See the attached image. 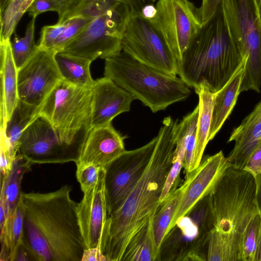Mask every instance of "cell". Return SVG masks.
Returning <instances> with one entry per match:
<instances>
[{"label": "cell", "instance_id": "cell-25", "mask_svg": "<svg viewBox=\"0 0 261 261\" xmlns=\"http://www.w3.org/2000/svg\"><path fill=\"white\" fill-rule=\"evenodd\" d=\"M59 7L58 21L74 16L94 18L117 4L129 0H54Z\"/></svg>", "mask_w": 261, "mask_h": 261}, {"label": "cell", "instance_id": "cell-17", "mask_svg": "<svg viewBox=\"0 0 261 261\" xmlns=\"http://www.w3.org/2000/svg\"><path fill=\"white\" fill-rule=\"evenodd\" d=\"M124 139L112 123L91 127L77 163L92 164L106 170L126 151Z\"/></svg>", "mask_w": 261, "mask_h": 261}, {"label": "cell", "instance_id": "cell-1", "mask_svg": "<svg viewBox=\"0 0 261 261\" xmlns=\"http://www.w3.org/2000/svg\"><path fill=\"white\" fill-rule=\"evenodd\" d=\"M178 123L170 116L164 119L145 170L120 207L108 216L100 246L108 261H121L129 242L155 215L172 164Z\"/></svg>", "mask_w": 261, "mask_h": 261}, {"label": "cell", "instance_id": "cell-12", "mask_svg": "<svg viewBox=\"0 0 261 261\" xmlns=\"http://www.w3.org/2000/svg\"><path fill=\"white\" fill-rule=\"evenodd\" d=\"M157 136L137 149L126 150L106 169L105 193L109 216L126 199L145 170Z\"/></svg>", "mask_w": 261, "mask_h": 261}, {"label": "cell", "instance_id": "cell-22", "mask_svg": "<svg viewBox=\"0 0 261 261\" xmlns=\"http://www.w3.org/2000/svg\"><path fill=\"white\" fill-rule=\"evenodd\" d=\"M199 97L196 142L193 161V170L200 164L205 148L209 142L214 93L202 87L195 90Z\"/></svg>", "mask_w": 261, "mask_h": 261}, {"label": "cell", "instance_id": "cell-32", "mask_svg": "<svg viewBox=\"0 0 261 261\" xmlns=\"http://www.w3.org/2000/svg\"><path fill=\"white\" fill-rule=\"evenodd\" d=\"M186 153L184 136L180 132H177L176 145L174 151L172 164L164 184L161 196V202L167 197L179 180L180 171L184 167Z\"/></svg>", "mask_w": 261, "mask_h": 261}, {"label": "cell", "instance_id": "cell-38", "mask_svg": "<svg viewBox=\"0 0 261 261\" xmlns=\"http://www.w3.org/2000/svg\"><path fill=\"white\" fill-rule=\"evenodd\" d=\"M16 155V154L15 155L12 152L4 134L1 131V178L5 177L9 174L12 169Z\"/></svg>", "mask_w": 261, "mask_h": 261}, {"label": "cell", "instance_id": "cell-47", "mask_svg": "<svg viewBox=\"0 0 261 261\" xmlns=\"http://www.w3.org/2000/svg\"><path fill=\"white\" fill-rule=\"evenodd\" d=\"M254 261H261V229Z\"/></svg>", "mask_w": 261, "mask_h": 261}, {"label": "cell", "instance_id": "cell-49", "mask_svg": "<svg viewBox=\"0 0 261 261\" xmlns=\"http://www.w3.org/2000/svg\"><path fill=\"white\" fill-rule=\"evenodd\" d=\"M256 1L258 6L260 8L261 7V0H256Z\"/></svg>", "mask_w": 261, "mask_h": 261}, {"label": "cell", "instance_id": "cell-19", "mask_svg": "<svg viewBox=\"0 0 261 261\" xmlns=\"http://www.w3.org/2000/svg\"><path fill=\"white\" fill-rule=\"evenodd\" d=\"M0 127L4 130L19 99L18 69L12 55L10 40L0 42Z\"/></svg>", "mask_w": 261, "mask_h": 261}, {"label": "cell", "instance_id": "cell-13", "mask_svg": "<svg viewBox=\"0 0 261 261\" xmlns=\"http://www.w3.org/2000/svg\"><path fill=\"white\" fill-rule=\"evenodd\" d=\"M56 51L38 47L17 72L19 99L40 107L62 79L56 60Z\"/></svg>", "mask_w": 261, "mask_h": 261}, {"label": "cell", "instance_id": "cell-21", "mask_svg": "<svg viewBox=\"0 0 261 261\" xmlns=\"http://www.w3.org/2000/svg\"><path fill=\"white\" fill-rule=\"evenodd\" d=\"M32 164L23 156L16 154L11 170L1 178L0 202L5 208L7 219L13 215L20 197V186L24 174L31 170Z\"/></svg>", "mask_w": 261, "mask_h": 261}, {"label": "cell", "instance_id": "cell-26", "mask_svg": "<svg viewBox=\"0 0 261 261\" xmlns=\"http://www.w3.org/2000/svg\"><path fill=\"white\" fill-rule=\"evenodd\" d=\"M40 107L27 103L19 99L5 130L2 132L12 151L18 153L19 138L25 128L39 114Z\"/></svg>", "mask_w": 261, "mask_h": 261}, {"label": "cell", "instance_id": "cell-11", "mask_svg": "<svg viewBox=\"0 0 261 261\" xmlns=\"http://www.w3.org/2000/svg\"><path fill=\"white\" fill-rule=\"evenodd\" d=\"M85 140L72 144L62 141L49 121L39 115L22 132L18 142V152L32 164L70 162L76 164Z\"/></svg>", "mask_w": 261, "mask_h": 261}, {"label": "cell", "instance_id": "cell-39", "mask_svg": "<svg viewBox=\"0 0 261 261\" xmlns=\"http://www.w3.org/2000/svg\"><path fill=\"white\" fill-rule=\"evenodd\" d=\"M59 7L54 0H33L27 12L32 18H36L39 14L47 12H59Z\"/></svg>", "mask_w": 261, "mask_h": 261}, {"label": "cell", "instance_id": "cell-3", "mask_svg": "<svg viewBox=\"0 0 261 261\" xmlns=\"http://www.w3.org/2000/svg\"><path fill=\"white\" fill-rule=\"evenodd\" d=\"M65 185L48 193L21 192L24 221L45 240L53 261H81L86 248L79 223L78 203Z\"/></svg>", "mask_w": 261, "mask_h": 261}, {"label": "cell", "instance_id": "cell-5", "mask_svg": "<svg viewBox=\"0 0 261 261\" xmlns=\"http://www.w3.org/2000/svg\"><path fill=\"white\" fill-rule=\"evenodd\" d=\"M104 60V76L153 113L184 100L191 94L189 87L179 77L144 64L122 50Z\"/></svg>", "mask_w": 261, "mask_h": 261}, {"label": "cell", "instance_id": "cell-9", "mask_svg": "<svg viewBox=\"0 0 261 261\" xmlns=\"http://www.w3.org/2000/svg\"><path fill=\"white\" fill-rule=\"evenodd\" d=\"M155 7L148 20L178 62L202 28L198 8L189 0H158Z\"/></svg>", "mask_w": 261, "mask_h": 261}, {"label": "cell", "instance_id": "cell-10", "mask_svg": "<svg viewBox=\"0 0 261 261\" xmlns=\"http://www.w3.org/2000/svg\"><path fill=\"white\" fill-rule=\"evenodd\" d=\"M121 50L138 61L176 76L178 62L148 19L133 11L121 40Z\"/></svg>", "mask_w": 261, "mask_h": 261}, {"label": "cell", "instance_id": "cell-8", "mask_svg": "<svg viewBox=\"0 0 261 261\" xmlns=\"http://www.w3.org/2000/svg\"><path fill=\"white\" fill-rule=\"evenodd\" d=\"M133 11L128 1L120 2L94 18L61 51L91 62L121 51V40Z\"/></svg>", "mask_w": 261, "mask_h": 261}, {"label": "cell", "instance_id": "cell-14", "mask_svg": "<svg viewBox=\"0 0 261 261\" xmlns=\"http://www.w3.org/2000/svg\"><path fill=\"white\" fill-rule=\"evenodd\" d=\"M230 166L222 151H220L214 155L202 159L196 168L186 173L184 182L185 188L167 234L179 220L186 216L200 200L212 192L218 180Z\"/></svg>", "mask_w": 261, "mask_h": 261}, {"label": "cell", "instance_id": "cell-18", "mask_svg": "<svg viewBox=\"0 0 261 261\" xmlns=\"http://www.w3.org/2000/svg\"><path fill=\"white\" fill-rule=\"evenodd\" d=\"M234 146L227 157L230 166L243 169L252 153L261 144V100L232 132L228 142Z\"/></svg>", "mask_w": 261, "mask_h": 261}, {"label": "cell", "instance_id": "cell-28", "mask_svg": "<svg viewBox=\"0 0 261 261\" xmlns=\"http://www.w3.org/2000/svg\"><path fill=\"white\" fill-rule=\"evenodd\" d=\"M23 219V208L19 200L14 214L7 219L5 227L1 230V248L9 251V261H13L16 250L22 242Z\"/></svg>", "mask_w": 261, "mask_h": 261}, {"label": "cell", "instance_id": "cell-51", "mask_svg": "<svg viewBox=\"0 0 261 261\" xmlns=\"http://www.w3.org/2000/svg\"><path fill=\"white\" fill-rule=\"evenodd\" d=\"M156 0H150V1L153 3Z\"/></svg>", "mask_w": 261, "mask_h": 261}, {"label": "cell", "instance_id": "cell-23", "mask_svg": "<svg viewBox=\"0 0 261 261\" xmlns=\"http://www.w3.org/2000/svg\"><path fill=\"white\" fill-rule=\"evenodd\" d=\"M152 216L128 245L121 261L159 260L160 249L155 239Z\"/></svg>", "mask_w": 261, "mask_h": 261}, {"label": "cell", "instance_id": "cell-29", "mask_svg": "<svg viewBox=\"0 0 261 261\" xmlns=\"http://www.w3.org/2000/svg\"><path fill=\"white\" fill-rule=\"evenodd\" d=\"M33 0H8L0 12V42L10 40L16 27Z\"/></svg>", "mask_w": 261, "mask_h": 261}, {"label": "cell", "instance_id": "cell-34", "mask_svg": "<svg viewBox=\"0 0 261 261\" xmlns=\"http://www.w3.org/2000/svg\"><path fill=\"white\" fill-rule=\"evenodd\" d=\"M261 229V216L257 213L249 222L242 238L243 261H254Z\"/></svg>", "mask_w": 261, "mask_h": 261}, {"label": "cell", "instance_id": "cell-44", "mask_svg": "<svg viewBox=\"0 0 261 261\" xmlns=\"http://www.w3.org/2000/svg\"><path fill=\"white\" fill-rule=\"evenodd\" d=\"M255 179L256 182L255 203L258 213L261 216V174L257 176Z\"/></svg>", "mask_w": 261, "mask_h": 261}, {"label": "cell", "instance_id": "cell-42", "mask_svg": "<svg viewBox=\"0 0 261 261\" xmlns=\"http://www.w3.org/2000/svg\"><path fill=\"white\" fill-rule=\"evenodd\" d=\"M81 261H108L99 247L86 248L82 255Z\"/></svg>", "mask_w": 261, "mask_h": 261}, {"label": "cell", "instance_id": "cell-43", "mask_svg": "<svg viewBox=\"0 0 261 261\" xmlns=\"http://www.w3.org/2000/svg\"><path fill=\"white\" fill-rule=\"evenodd\" d=\"M19 260H34L30 251L23 242L18 247L13 260V261Z\"/></svg>", "mask_w": 261, "mask_h": 261}, {"label": "cell", "instance_id": "cell-41", "mask_svg": "<svg viewBox=\"0 0 261 261\" xmlns=\"http://www.w3.org/2000/svg\"><path fill=\"white\" fill-rule=\"evenodd\" d=\"M243 169L255 178L261 174V144L249 157Z\"/></svg>", "mask_w": 261, "mask_h": 261}, {"label": "cell", "instance_id": "cell-27", "mask_svg": "<svg viewBox=\"0 0 261 261\" xmlns=\"http://www.w3.org/2000/svg\"><path fill=\"white\" fill-rule=\"evenodd\" d=\"M179 180L167 197L161 202L154 217V232L155 241L159 249L167 234L170 223L179 204L185 188L184 182L180 187L177 188Z\"/></svg>", "mask_w": 261, "mask_h": 261}, {"label": "cell", "instance_id": "cell-46", "mask_svg": "<svg viewBox=\"0 0 261 261\" xmlns=\"http://www.w3.org/2000/svg\"><path fill=\"white\" fill-rule=\"evenodd\" d=\"M134 11L141 13L143 8L149 4H153L150 0H129Z\"/></svg>", "mask_w": 261, "mask_h": 261}, {"label": "cell", "instance_id": "cell-20", "mask_svg": "<svg viewBox=\"0 0 261 261\" xmlns=\"http://www.w3.org/2000/svg\"><path fill=\"white\" fill-rule=\"evenodd\" d=\"M247 59L244 58L234 73L226 84L214 93L212 123L209 141L213 139L231 114L239 95L244 70Z\"/></svg>", "mask_w": 261, "mask_h": 261}, {"label": "cell", "instance_id": "cell-33", "mask_svg": "<svg viewBox=\"0 0 261 261\" xmlns=\"http://www.w3.org/2000/svg\"><path fill=\"white\" fill-rule=\"evenodd\" d=\"M210 193L200 200L187 215L198 227L200 232L206 236L214 227Z\"/></svg>", "mask_w": 261, "mask_h": 261}, {"label": "cell", "instance_id": "cell-37", "mask_svg": "<svg viewBox=\"0 0 261 261\" xmlns=\"http://www.w3.org/2000/svg\"><path fill=\"white\" fill-rule=\"evenodd\" d=\"M65 25L66 20H63L53 25L44 26L41 31L38 47L53 50L55 42L62 33Z\"/></svg>", "mask_w": 261, "mask_h": 261}, {"label": "cell", "instance_id": "cell-7", "mask_svg": "<svg viewBox=\"0 0 261 261\" xmlns=\"http://www.w3.org/2000/svg\"><path fill=\"white\" fill-rule=\"evenodd\" d=\"M91 88L62 79L40 106L39 115L49 121L62 141L86 140L91 128Z\"/></svg>", "mask_w": 261, "mask_h": 261}, {"label": "cell", "instance_id": "cell-50", "mask_svg": "<svg viewBox=\"0 0 261 261\" xmlns=\"http://www.w3.org/2000/svg\"><path fill=\"white\" fill-rule=\"evenodd\" d=\"M260 15L261 18V7L259 8Z\"/></svg>", "mask_w": 261, "mask_h": 261}, {"label": "cell", "instance_id": "cell-15", "mask_svg": "<svg viewBox=\"0 0 261 261\" xmlns=\"http://www.w3.org/2000/svg\"><path fill=\"white\" fill-rule=\"evenodd\" d=\"M105 173L106 170L101 168L96 185L83 193V197L77 204L79 223L86 248H100L103 227L108 217Z\"/></svg>", "mask_w": 261, "mask_h": 261}, {"label": "cell", "instance_id": "cell-4", "mask_svg": "<svg viewBox=\"0 0 261 261\" xmlns=\"http://www.w3.org/2000/svg\"><path fill=\"white\" fill-rule=\"evenodd\" d=\"M255 191V178L230 166L210 193L214 219L211 234L237 261H243V235L258 213Z\"/></svg>", "mask_w": 261, "mask_h": 261}, {"label": "cell", "instance_id": "cell-16", "mask_svg": "<svg viewBox=\"0 0 261 261\" xmlns=\"http://www.w3.org/2000/svg\"><path fill=\"white\" fill-rule=\"evenodd\" d=\"M91 88V127L112 123L117 116L130 111L135 100L131 94L105 76L94 80Z\"/></svg>", "mask_w": 261, "mask_h": 261}, {"label": "cell", "instance_id": "cell-30", "mask_svg": "<svg viewBox=\"0 0 261 261\" xmlns=\"http://www.w3.org/2000/svg\"><path fill=\"white\" fill-rule=\"evenodd\" d=\"M35 19L32 18L28 23L23 37H19L15 34L11 42L12 53L17 69L22 67L38 48L34 39Z\"/></svg>", "mask_w": 261, "mask_h": 261}, {"label": "cell", "instance_id": "cell-31", "mask_svg": "<svg viewBox=\"0 0 261 261\" xmlns=\"http://www.w3.org/2000/svg\"><path fill=\"white\" fill-rule=\"evenodd\" d=\"M198 115L199 106L197 105L191 113L186 115L178 123V127L183 133L185 142L186 153L184 167L186 173L193 170Z\"/></svg>", "mask_w": 261, "mask_h": 261}, {"label": "cell", "instance_id": "cell-24", "mask_svg": "<svg viewBox=\"0 0 261 261\" xmlns=\"http://www.w3.org/2000/svg\"><path fill=\"white\" fill-rule=\"evenodd\" d=\"M55 57L62 80L77 86H92L91 61L63 51L56 52Z\"/></svg>", "mask_w": 261, "mask_h": 261}, {"label": "cell", "instance_id": "cell-2", "mask_svg": "<svg viewBox=\"0 0 261 261\" xmlns=\"http://www.w3.org/2000/svg\"><path fill=\"white\" fill-rule=\"evenodd\" d=\"M242 60L229 34L221 4L178 62L177 74L195 91L203 87L215 93L226 84Z\"/></svg>", "mask_w": 261, "mask_h": 261}, {"label": "cell", "instance_id": "cell-40", "mask_svg": "<svg viewBox=\"0 0 261 261\" xmlns=\"http://www.w3.org/2000/svg\"><path fill=\"white\" fill-rule=\"evenodd\" d=\"M222 0H202L198 8L202 24L206 23L215 14Z\"/></svg>", "mask_w": 261, "mask_h": 261}, {"label": "cell", "instance_id": "cell-48", "mask_svg": "<svg viewBox=\"0 0 261 261\" xmlns=\"http://www.w3.org/2000/svg\"><path fill=\"white\" fill-rule=\"evenodd\" d=\"M8 0H0V12L3 11L5 8Z\"/></svg>", "mask_w": 261, "mask_h": 261}, {"label": "cell", "instance_id": "cell-45", "mask_svg": "<svg viewBox=\"0 0 261 261\" xmlns=\"http://www.w3.org/2000/svg\"><path fill=\"white\" fill-rule=\"evenodd\" d=\"M156 13V7L155 5H153V4H149L145 6L141 12V14L143 17L147 19H150L152 18Z\"/></svg>", "mask_w": 261, "mask_h": 261}, {"label": "cell", "instance_id": "cell-6", "mask_svg": "<svg viewBox=\"0 0 261 261\" xmlns=\"http://www.w3.org/2000/svg\"><path fill=\"white\" fill-rule=\"evenodd\" d=\"M229 34L242 58L247 59L241 92L261 88V18L256 0H222Z\"/></svg>", "mask_w": 261, "mask_h": 261}, {"label": "cell", "instance_id": "cell-35", "mask_svg": "<svg viewBox=\"0 0 261 261\" xmlns=\"http://www.w3.org/2000/svg\"><path fill=\"white\" fill-rule=\"evenodd\" d=\"M94 18L74 16L65 19V27L55 42L53 50L61 51L66 45L74 39Z\"/></svg>", "mask_w": 261, "mask_h": 261}, {"label": "cell", "instance_id": "cell-36", "mask_svg": "<svg viewBox=\"0 0 261 261\" xmlns=\"http://www.w3.org/2000/svg\"><path fill=\"white\" fill-rule=\"evenodd\" d=\"M76 177L83 193L93 188L97 184L101 168L92 164L77 163Z\"/></svg>", "mask_w": 261, "mask_h": 261}]
</instances>
